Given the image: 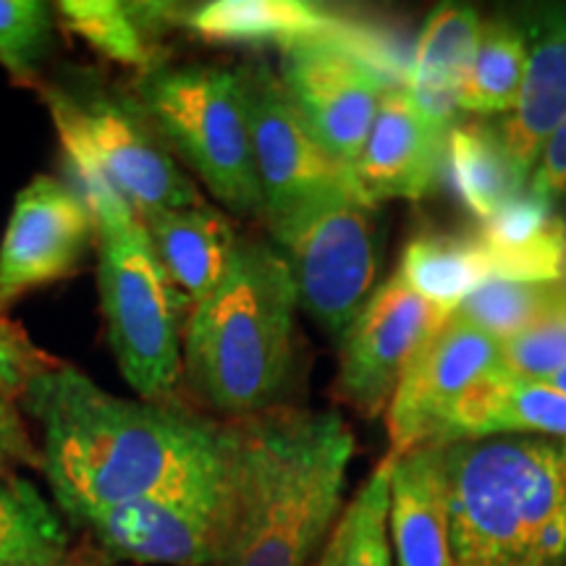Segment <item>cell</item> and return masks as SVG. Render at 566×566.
<instances>
[{"instance_id": "obj_29", "label": "cell", "mask_w": 566, "mask_h": 566, "mask_svg": "<svg viewBox=\"0 0 566 566\" xmlns=\"http://www.w3.org/2000/svg\"><path fill=\"white\" fill-rule=\"evenodd\" d=\"M566 289L558 283H514V281H488L459 304L457 313L470 321L475 328L485 331L495 342L525 331L537 315H543L562 296Z\"/></svg>"}, {"instance_id": "obj_18", "label": "cell", "mask_w": 566, "mask_h": 566, "mask_svg": "<svg viewBox=\"0 0 566 566\" xmlns=\"http://www.w3.org/2000/svg\"><path fill=\"white\" fill-rule=\"evenodd\" d=\"M168 281L189 310L210 300L229 279L242 239L216 208L166 210L142 221Z\"/></svg>"}, {"instance_id": "obj_13", "label": "cell", "mask_w": 566, "mask_h": 566, "mask_svg": "<svg viewBox=\"0 0 566 566\" xmlns=\"http://www.w3.org/2000/svg\"><path fill=\"white\" fill-rule=\"evenodd\" d=\"M97 244L95 223L63 179L34 176L13 200L0 242V317L38 289L66 281Z\"/></svg>"}, {"instance_id": "obj_24", "label": "cell", "mask_w": 566, "mask_h": 566, "mask_svg": "<svg viewBox=\"0 0 566 566\" xmlns=\"http://www.w3.org/2000/svg\"><path fill=\"white\" fill-rule=\"evenodd\" d=\"M446 166L459 197L480 223L527 189L530 176L516 166L495 126L457 124L446 139Z\"/></svg>"}, {"instance_id": "obj_19", "label": "cell", "mask_w": 566, "mask_h": 566, "mask_svg": "<svg viewBox=\"0 0 566 566\" xmlns=\"http://www.w3.org/2000/svg\"><path fill=\"white\" fill-rule=\"evenodd\" d=\"M483 32L478 11L443 3L424 19L405 87L430 124L449 134L457 126L459 90L470 74Z\"/></svg>"}, {"instance_id": "obj_28", "label": "cell", "mask_w": 566, "mask_h": 566, "mask_svg": "<svg viewBox=\"0 0 566 566\" xmlns=\"http://www.w3.org/2000/svg\"><path fill=\"white\" fill-rule=\"evenodd\" d=\"M527 69L525 32L509 21H488L470 74L459 90V111L475 116H509L520 101Z\"/></svg>"}, {"instance_id": "obj_35", "label": "cell", "mask_w": 566, "mask_h": 566, "mask_svg": "<svg viewBox=\"0 0 566 566\" xmlns=\"http://www.w3.org/2000/svg\"><path fill=\"white\" fill-rule=\"evenodd\" d=\"M543 384H548L551 388H556V391H562L564 396H566V367L562 373H556V375H551V378H546L543 380Z\"/></svg>"}, {"instance_id": "obj_17", "label": "cell", "mask_w": 566, "mask_h": 566, "mask_svg": "<svg viewBox=\"0 0 566 566\" xmlns=\"http://www.w3.org/2000/svg\"><path fill=\"white\" fill-rule=\"evenodd\" d=\"M525 40L527 69L520 101L495 129L516 166L530 176L548 137L566 118V9L537 13Z\"/></svg>"}, {"instance_id": "obj_15", "label": "cell", "mask_w": 566, "mask_h": 566, "mask_svg": "<svg viewBox=\"0 0 566 566\" xmlns=\"http://www.w3.org/2000/svg\"><path fill=\"white\" fill-rule=\"evenodd\" d=\"M446 139L449 134L422 116L405 84H396L349 168L354 192L373 208L386 200H422L443 171Z\"/></svg>"}, {"instance_id": "obj_25", "label": "cell", "mask_w": 566, "mask_h": 566, "mask_svg": "<svg viewBox=\"0 0 566 566\" xmlns=\"http://www.w3.org/2000/svg\"><path fill=\"white\" fill-rule=\"evenodd\" d=\"M401 279L422 300L454 315L467 296L493 279L478 237L457 233H420L401 254Z\"/></svg>"}, {"instance_id": "obj_1", "label": "cell", "mask_w": 566, "mask_h": 566, "mask_svg": "<svg viewBox=\"0 0 566 566\" xmlns=\"http://www.w3.org/2000/svg\"><path fill=\"white\" fill-rule=\"evenodd\" d=\"M19 405L40 424V472L69 520L139 499L226 491L223 422L179 401L122 399L61 363Z\"/></svg>"}, {"instance_id": "obj_32", "label": "cell", "mask_w": 566, "mask_h": 566, "mask_svg": "<svg viewBox=\"0 0 566 566\" xmlns=\"http://www.w3.org/2000/svg\"><path fill=\"white\" fill-rule=\"evenodd\" d=\"M61 363L42 352L38 344L27 336L21 323L0 317V391L19 396L42 373L53 370Z\"/></svg>"}, {"instance_id": "obj_3", "label": "cell", "mask_w": 566, "mask_h": 566, "mask_svg": "<svg viewBox=\"0 0 566 566\" xmlns=\"http://www.w3.org/2000/svg\"><path fill=\"white\" fill-rule=\"evenodd\" d=\"M443 493L462 566L566 562V443L493 438L446 446Z\"/></svg>"}, {"instance_id": "obj_7", "label": "cell", "mask_w": 566, "mask_h": 566, "mask_svg": "<svg viewBox=\"0 0 566 566\" xmlns=\"http://www.w3.org/2000/svg\"><path fill=\"white\" fill-rule=\"evenodd\" d=\"M97 289L113 357L126 384L145 401H176L184 375V300L142 221L97 239Z\"/></svg>"}, {"instance_id": "obj_2", "label": "cell", "mask_w": 566, "mask_h": 566, "mask_svg": "<svg viewBox=\"0 0 566 566\" xmlns=\"http://www.w3.org/2000/svg\"><path fill=\"white\" fill-rule=\"evenodd\" d=\"M221 566H310L342 516L354 436L338 412L271 407L223 420Z\"/></svg>"}, {"instance_id": "obj_30", "label": "cell", "mask_w": 566, "mask_h": 566, "mask_svg": "<svg viewBox=\"0 0 566 566\" xmlns=\"http://www.w3.org/2000/svg\"><path fill=\"white\" fill-rule=\"evenodd\" d=\"M55 11L42 0H0V66L13 82L38 80L51 53Z\"/></svg>"}, {"instance_id": "obj_22", "label": "cell", "mask_w": 566, "mask_h": 566, "mask_svg": "<svg viewBox=\"0 0 566 566\" xmlns=\"http://www.w3.org/2000/svg\"><path fill=\"white\" fill-rule=\"evenodd\" d=\"M501 433H535L566 443V396L543 380L499 375L464 401L446 433L443 449Z\"/></svg>"}, {"instance_id": "obj_14", "label": "cell", "mask_w": 566, "mask_h": 566, "mask_svg": "<svg viewBox=\"0 0 566 566\" xmlns=\"http://www.w3.org/2000/svg\"><path fill=\"white\" fill-rule=\"evenodd\" d=\"M221 495H158L76 516L105 554L147 566H221Z\"/></svg>"}, {"instance_id": "obj_10", "label": "cell", "mask_w": 566, "mask_h": 566, "mask_svg": "<svg viewBox=\"0 0 566 566\" xmlns=\"http://www.w3.org/2000/svg\"><path fill=\"white\" fill-rule=\"evenodd\" d=\"M449 317L399 273L375 286L338 338V399L365 417L386 412L407 367Z\"/></svg>"}, {"instance_id": "obj_21", "label": "cell", "mask_w": 566, "mask_h": 566, "mask_svg": "<svg viewBox=\"0 0 566 566\" xmlns=\"http://www.w3.org/2000/svg\"><path fill=\"white\" fill-rule=\"evenodd\" d=\"M478 242L483 244L495 281H564L566 223L554 212V205L530 189L483 221Z\"/></svg>"}, {"instance_id": "obj_11", "label": "cell", "mask_w": 566, "mask_h": 566, "mask_svg": "<svg viewBox=\"0 0 566 566\" xmlns=\"http://www.w3.org/2000/svg\"><path fill=\"white\" fill-rule=\"evenodd\" d=\"M237 76L250 122L265 223L296 205L352 187L349 168L323 150L268 63H247L237 69Z\"/></svg>"}, {"instance_id": "obj_37", "label": "cell", "mask_w": 566, "mask_h": 566, "mask_svg": "<svg viewBox=\"0 0 566 566\" xmlns=\"http://www.w3.org/2000/svg\"><path fill=\"white\" fill-rule=\"evenodd\" d=\"M564 279H566V268H564Z\"/></svg>"}, {"instance_id": "obj_23", "label": "cell", "mask_w": 566, "mask_h": 566, "mask_svg": "<svg viewBox=\"0 0 566 566\" xmlns=\"http://www.w3.org/2000/svg\"><path fill=\"white\" fill-rule=\"evenodd\" d=\"M55 17L95 53L139 74L163 66L158 34L179 24V11L168 3H118V0H63Z\"/></svg>"}, {"instance_id": "obj_36", "label": "cell", "mask_w": 566, "mask_h": 566, "mask_svg": "<svg viewBox=\"0 0 566 566\" xmlns=\"http://www.w3.org/2000/svg\"><path fill=\"white\" fill-rule=\"evenodd\" d=\"M51 566H90V564L80 562V558H71V556H66V558H61V562H55V564H51Z\"/></svg>"}, {"instance_id": "obj_6", "label": "cell", "mask_w": 566, "mask_h": 566, "mask_svg": "<svg viewBox=\"0 0 566 566\" xmlns=\"http://www.w3.org/2000/svg\"><path fill=\"white\" fill-rule=\"evenodd\" d=\"M273 250L292 275L296 302L328 336L342 338L375 292L380 239L375 208L342 187L268 221Z\"/></svg>"}, {"instance_id": "obj_33", "label": "cell", "mask_w": 566, "mask_h": 566, "mask_svg": "<svg viewBox=\"0 0 566 566\" xmlns=\"http://www.w3.org/2000/svg\"><path fill=\"white\" fill-rule=\"evenodd\" d=\"M17 470H42V454L19 399L0 391V480L17 475Z\"/></svg>"}, {"instance_id": "obj_31", "label": "cell", "mask_w": 566, "mask_h": 566, "mask_svg": "<svg viewBox=\"0 0 566 566\" xmlns=\"http://www.w3.org/2000/svg\"><path fill=\"white\" fill-rule=\"evenodd\" d=\"M509 375L546 380L566 367V292L525 331L501 344Z\"/></svg>"}, {"instance_id": "obj_16", "label": "cell", "mask_w": 566, "mask_h": 566, "mask_svg": "<svg viewBox=\"0 0 566 566\" xmlns=\"http://www.w3.org/2000/svg\"><path fill=\"white\" fill-rule=\"evenodd\" d=\"M388 541L394 566H462L451 543L438 446L394 457Z\"/></svg>"}, {"instance_id": "obj_12", "label": "cell", "mask_w": 566, "mask_h": 566, "mask_svg": "<svg viewBox=\"0 0 566 566\" xmlns=\"http://www.w3.org/2000/svg\"><path fill=\"white\" fill-rule=\"evenodd\" d=\"M279 80L302 122L331 158L352 168L363 153L391 82L342 40H313L281 51Z\"/></svg>"}, {"instance_id": "obj_5", "label": "cell", "mask_w": 566, "mask_h": 566, "mask_svg": "<svg viewBox=\"0 0 566 566\" xmlns=\"http://www.w3.org/2000/svg\"><path fill=\"white\" fill-rule=\"evenodd\" d=\"M132 101L168 150L187 163L210 195L237 212L263 216L242 84L216 66H158L139 74Z\"/></svg>"}, {"instance_id": "obj_27", "label": "cell", "mask_w": 566, "mask_h": 566, "mask_svg": "<svg viewBox=\"0 0 566 566\" xmlns=\"http://www.w3.org/2000/svg\"><path fill=\"white\" fill-rule=\"evenodd\" d=\"M391 472L394 457L388 454L346 504L313 566H394L388 541Z\"/></svg>"}, {"instance_id": "obj_8", "label": "cell", "mask_w": 566, "mask_h": 566, "mask_svg": "<svg viewBox=\"0 0 566 566\" xmlns=\"http://www.w3.org/2000/svg\"><path fill=\"white\" fill-rule=\"evenodd\" d=\"M51 118L74 126L108 179L126 197L139 221L166 210L202 205L200 189L181 171L174 153L132 97L108 92L42 90Z\"/></svg>"}, {"instance_id": "obj_34", "label": "cell", "mask_w": 566, "mask_h": 566, "mask_svg": "<svg viewBox=\"0 0 566 566\" xmlns=\"http://www.w3.org/2000/svg\"><path fill=\"white\" fill-rule=\"evenodd\" d=\"M527 189L551 205L566 197V118L537 155Z\"/></svg>"}, {"instance_id": "obj_26", "label": "cell", "mask_w": 566, "mask_h": 566, "mask_svg": "<svg viewBox=\"0 0 566 566\" xmlns=\"http://www.w3.org/2000/svg\"><path fill=\"white\" fill-rule=\"evenodd\" d=\"M69 556V530L24 475L0 480V566H51Z\"/></svg>"}, {"instance_id": "obj_20", "label": "cell", "mask_w": 566, "mask_h": 566, "mask_svg": "<svg viewBox=\"0 0 566 566\" xmlns=\"http://www.w3.org/2000/svg\"><path fill=\"white\" fill-rule=\"evenodd\" d=\"M195 38L221 45H275L281 51L313 40H344L349 21L304 0H212L179 11Z\"/></svg>"}, {"instance_id": "obj_9", "label": "cell", "mask_w": 566, "mask_h": 566, "mask_svg": "<svg viewBox=\"0 0 566 566\" xmlns=\"http://www.w3.org/2000/svg\"><path fill=\"white\" fill-rule=\"evenodd\" d=\"M506 373L501 342L464 317L451 315L422 346L386 407L391 457L438 446L459 409L485 384Z\"/></svg>"}, {"instance_id": "obj_4", "label": "cell", "mask_w": 566, "mask_h": 566, "mask_svg": "<svg viewBox=\"0 0 566 566\" xmlns=\"http://www.w3.org/2000/svg\"><path fill=\"white\" fill-rule=\"evenodd\" d=\"M296 307L273 244L242 239L223 286L187 315L181 378L189 391L229 420L271 409L292 370Z\"/></svg>"}]
</instances>
